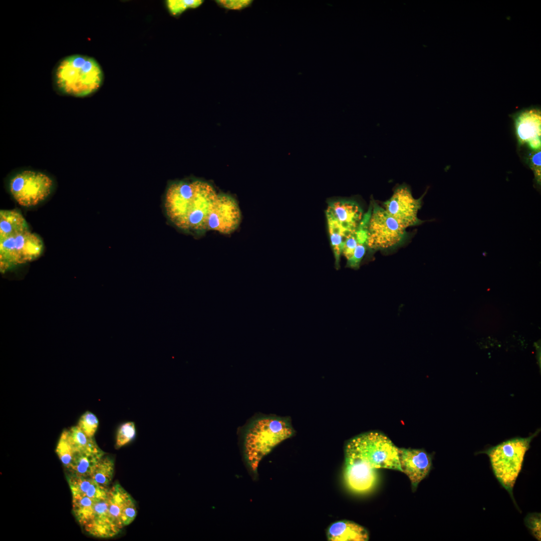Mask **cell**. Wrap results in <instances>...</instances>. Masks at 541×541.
Masks as SVG:
<instances>
[{
	"mask_svg": "<svg viewBox=\"0 0 541 541\" xmlns=\"http://www.w3.org/2000/svg\"><path fill=\"white\" fill-rule=\"evenodd\" d=\"M217 196L211 185L201 180L172 183L165 195V210L177 227L203 231L207 230L208 216Z\"/></svg>",
	"mask_w": 541,
	"mask_h": 541,
	"instance_id": "cell-1",
	"label": "cell"
},
{
	"mask_svg": "<svg viewBox=\"0 0 541 541\" xmlns=\"http://www.w3.org/2000/svg\"><path fill=\"white\" fill-rule=\"evenodd\" d=\"M293 433L290 422L285 418L262 416L248 423L241 433L242 451L244 463L253 477L257 475L261 459Z\"/></svg>",
	"mask_w": 541,
	"mask_h": 541,
	"instance_id": "cell-2",
	"label": "cell"
},
{
	"mask_svg": "<svg viewBox=\"0 0 541 541\" xmlns=\"http://www.w3.org/2000/svg\"><path fill=\"white\" fill-rule=\"evenodd\" d=\"M104 73L93 58L73 55L61 59L53 73L56 91L62 95L83 98L97 92L103 84Z\"/></svg>",
	"mask_w": 541,
	"mask_h": 541,
	"instance_id": "cell-3",
	"label": "cell"
},
{
	"mask_svg": "<svg viewBox=\"0 0 541 541\" xmlns=\"http://www.w3.org/2000/svg\"><path fill=\"white\" fill-rule=\"evenodd\" d=\"M540 430L527 437H515L506 440L488 449L478 452L488 456L493 473L500 485L508 492L517 509L520 511L513 495L516 480L521 471L524 457L532 440Z\"/></svg>",
	"mask_w": 541,
	"mask_h": 541,
	"instance_id": "cell-4",
	"label": "cell"
},
{
	"mask_svg": "<svg viewBox=\"0 0 541 541\" xmlns=\"http://www.w3.org/2000/svg\"><path fill=\"white\" fill-rule=\"evenodd\" d=\"M398 450L386 436L377 432H369L348 442L345 448V457L358 461L371 468L401 471Z\"/></svg>",
	"mask_w": 541,
	"mask_h": 541,
	"instance_id": "cell-5",
	"label": "cell"
},
{
	"mask_svg": "<svg viewBox=\"0 0 541 541\" xmlns=\"http://www.w3.org/2000/svg\"><path fill=\"white\" fill-rule=\"evenodd\" d=\"M8 187L11 195L20 205L31 207L50 196L54 189V181L44 172L22 169L12 175Z\"/></svg>",
	"mask_w": 541,
	"mask_h": 541,
	"instance_id": "cell-6",
	"label": "cell"
},
{
	"mask_svg": "<svg viewBox=\"0 0 541 541\" xmlns=\"http://www.w3.org/2000/svg\"><path fill=\"white\" fill-rule=\"evenodd\" d=\"M368 212L366 222L367 247L372 251L393 247L406 236L405 229L376 203Z\"/></svg>",
	"mask_w": 541,
	"mask_h": 541,
	"instance_id": "cell-7",
	"label": "cell"
},
{
	"mask_svg": "<svg viewBox=\"0 0 541 541\" xmlns=\"http://www.w3.org/2000/svg\"><path fill=\"white\" fill-rule=\"evenodd\" d=\"M43 247L40 237L30 231L0 240L1 272L36 259L42 254Z\"/></svg>",
	"mask_w": 541,
	"mask_h": 541,
	"instance_id": "cell-8",
	"label": "cell"
},
{
	"mask_svg": "<svg viewBox=\"0 0 541 541\" xmlns=\"http://www.w3.org/2000/svg\"><path fill=\"white\" fill-rule=\"evenodd\" d=\"M423 196L415 198L409 187L401 185L395 188L391 197L384 202V208L404 229L422 222L418 212L422 206Z\"/></svg>",
	"mask_w": 541,
	"mask_h": 541,
	"instance_id": "cell-9",
	"label": "cell"
},
{
	"mask_svg": "<svg viewBox=\"0 0 541 541\" xmlns=\"http://www.w3.org/2000/svg\"><path fill=\"white\" fill-rule=\"evenodd\" d=\"M241 217L239 207L233 198L218 194L208 216L207 229L230 233L239 226Z\"/></svg>",
	"mask_w": 541,
	"mask_h": 541,
	"instance_id": "cell-10",
	"label": "cell"
},
{
	"mask_svg": "<svg viewBox=\"0 0 541 541\" xmlns=\"http://www.w3.org/2000/svg\"><path fill=\"white\" fill-rule=\"evenodd\" d=\"M515 131L519 143L527 144L535 151L541 146V112L539 109L530 108L519 112L515 117Z\"/></svg>",
	"mask_w": 541,
	"mask_h": 541,
	"instance_id": "cell-11",
	"label": "cell"
},
{
	"mask_svg": "<svg viewBox=\"0 0 541 541\" xmlns=\"http://www.w3.org/2000/svg\"><path fill=\"white\" fill-rule=\"evenodd\" d=\"M326 216L336 220L342 229L350 235L356 231L364 215L360 205L354 200L339 199L330 201Z\"/></svg>",
	"mask_w": 541,
	"mask_h": 541,
	"instance_id": "cell-12",
	"label": "cell"
},
{
	"mask_svg": "<svg viewBox=\"0 0 541 541\" xmlns=\"http://www.w3.org/2000/svg\"><path fill=\"white\" fill-rule=\"evenodd\" d=\"M398 456L401 471L408 476L413 486L416 487L430 470L431 455L421 449L399 448Z\"/></svg>",
	"mask_w": 541,
	"mask_h": 541,
	"instance_id": "cell-13",
	"label": "cell"
},
{
	"mask_svg": "<svg viewBox=\"0 0 541 541\" xmlns=\"http://www.w3.org/2000/svg\"><path fill=\"white\" fill-rule=\"evenodd\" d=\"M83 528L90 535L99 538L111 537L120 532L121 529L110 515L108 497L96 502L92 517Z\"/></svg>",
	"mask_w": 541,
	"mask_h": 541,
	"instance_id": "cell-14",
	"label": "cell"
},
{
	"mask_svg": "<svg viewBox=\"0 0 541 541\" xmlns=\"http://www.w3.org/2000/svg\"><path fill=\"white\" fill-rule=\"evenodd\" d=\"M67 479L72 496H85L96 501L108 497L109 489L100 485L90 477L70 474Z\"/></svg>",
	"mask_w": 541,
	"mask_h": 541,
	"instance_id": "cell-15",
	"label": "cell"
},
{
	"mask_svg": "<svg viewBox=\"0 0 541 541\" xmlns=\"http://www.w3.org/2000/svg\"><path fill=\"white\" fill-rule=\"evenodd\" d=\"M330 541H366L369 539L367 530L354 522L342 520L332 524L327 532Z\"/></svg>",
	"mask_w": 541,
	"mask_h": 541,
	"instance_id": "cell-16",
	"label": "cell"
},
{
	"mask_svg": "<svg viewBox=\"0 0 541 541\" xmlns=\"http://www.w3.org/2000/svg\"><path fill=\"white\" fill-rule=\"evenodd\" d=\"M133 500L119 483H116L109 489L108 495V509L110 515L115 524L121 530L123 513Z\"/></svg>",
	"mask_w": 541,
	"mask_h": 541,
	"instance_id": "cell-17",
	"label": "cell"
},
{
	"mask_svg": "<svg viewBox=\"0 0 541 541\" xmlns=\"http://www.w3.org/2000/svg\"><path fill=\"white\" fill-rule=\"evenodd\" d=\"M29 231L22 214L16 209L0 211V240Z\"/></svg>",
	"mask_w": 541,
	"mask_h": 541,
	"instance_id": "cell-18",
	"label": "cell"
},
{
	"mask_svg": "<svg viewBox=\"0 0 541 541\" xmlns=\"http://www.w3.org/2000/svg\"><path fill=\"white\" fill-rule=\"evenodd\" d=\"M104 454L102 450L76 452L68 470L70 474L77 476L90 477L97 463Z\"/></svg>",
	"mask_w": 541,
	"mask_h": 541,
	"instance_id": "cell-19",
	"label": "cell"
},
{
	"mask_svg": "<svg viewBox=\"0 0 541 541\" xmlns=\"http://www.w3.org/2000/svg\"><path fill=\"white\" fill-rule=\"evenodd\" d=\"M69 441L76 452H97L102 450L93 437L87 436L77 425L67 430Z\"/></svg>",
	"mask_w": 541,
	"mask_h": 541,
	"instance_id": "cell-20",
	"label": "cell"
},
{
	"mask_svg": "<svg viewBox=\"0 0 541 541\" xmlns=\"http://www.w3.org/2000/svg\"><path fill=\"white\" fill-rule=\"evenodd\" d=\"M96 501L87 496H72L73 511L82 526L84 527L92 518Z\"/></svg>",
	"mask_w": 541,
	"mask_h": 541,
	"instance_id": "cell-21",
	"label": "cell"
},
{
	"mask_svg": "<svg viewBox=\"0 0 541 541\" xmlns=\"http://www.w3.org/2000/svg\"><path fill=\"white\" fill-rule=\"evenodd\" d=\"M327 218L331 242L335 258V266L338 269L340 267V256L347 235L336 220L329 216H327Z\"/></svg>",
	"mask_w": 541,
	"mask_h": 541,
	"instance_id": "cell-22",
	"label": "cell"
},
{
	"mask_svg": "<svg viewBox=\"0 0 541 541\" xmlns=\"http://www.w3.org/2000/svg\"><path fill=\"white\" fill-rule=\"evenodd\" d=\"M114 463L109 456L104 455L98 462L90 477L100 485L107 487L113 477Z\"/></svg>",
	"mask_w": 541,
	"mask_h": 541,
	"instance_id": "cell-23",
	"label": "cell"
},
{
	"mask_svg": "<svg viewBox=\"0 0 541 541\" xmlns=\"http://www.w3.org/2000/svg\"><path fill=\"white\" fill-rule=\"evenodd\" d=\"M56 452L63 465L68 470L72 464L75 451L68 438L67 430H64L62 433Z\"/></svg>",
	"mask_w": 541,
	"mask_h": 541,
	"instance_id": "cell-24",
	"label": "cell"
},
{
	"mask_svg": "<svg viewBox=\"0 0 541 541\" xmlns=\"http://www.w3.org/2000/svg\"><path fill=\"white\" fill-rule=\"evenodd\" d=\"M203 2L202 0H168L166 5L171 15L178 17L186 10L196 8Z\"/></svg>",
	"mask_w": 541,
	"mask_h": 541,
	"instance_id": "cell-25",
	"label": "cell"
},
{
	"mask_svg": "<svg viewBox=\"0 0 541 541\" xmlns=\"http://www.w3.org/2000/svg\"><path fill=\"white\" fill-rule=\"evenodd\" d=\"M135 435V426L133 422H127L122 424L117 430L116 448L119 449L129 443L134 438Z\"/></svg>",
	"mask_w": 541,
	"mask_h": 541,
	"instance_id": "cell-26",
	"label": "cell"
},
{
	"mask_svg": "<svg viewBox=\"0 0 541 541\" xmlns=\"http://www.w3.org/2000/svg\"><path fill=\"white\" fill-rule=\"evenodd\" d=\"M99 424L97 417L93 413L87 411L79 419L78 426L89 437H93Z\"/></svg>",
	"mask_w": 541,
	"mask_h": 541,
	"instance_id": "cell-27",
	"label": "cell"
},
{
	"mask_svg": "<svg viewBox=\"0 0 541 541\" xmlns=\"http://www.w3.org/2000/svg\"><path fill=\"white\" fill-rule=\"evenodd\" d=\"M524 524L530 530L532 535L540 541L541 515L540 513H529L524 519Z\"/></svg>",
	"mask_w": 541,
	"mask_h": 541,
	"instance_id": "cell-28",
	"label": "cell"
},
{
	"mask_svg": "<svg viewBox=\"0 0 541 541\" xmlns=\"http://www.w3.org/2000/svg\"><path fill=\"white\" fill-rule=\"evenodd\" d=\"M250 0H219L216 2L219 6L229 10H240L249 6Z\"/></svg>",
	"mask_w": 541,
	"mask_h": 541,
	"instance_id": "cell-29",
	"label": "cell"
},
{
	"mask_svg": "<svg viewBox=\"0 0 541 541\" xmlns=\"http://www.w3.org/2000/svg\"><path fill=\"white\" fill-rule=\"evenodd\" d=\"M531 162L536 181L540 183V150L537 151L531 157Z\"/></svg>",
	"mask_w": 541,
	"mask_h": 541,
	"instance_id": "cell-30",
	"label": "cell"
}]
</instances>
